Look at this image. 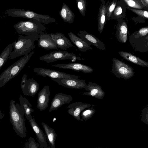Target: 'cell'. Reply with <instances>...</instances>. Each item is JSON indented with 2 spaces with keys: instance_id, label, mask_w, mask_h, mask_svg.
<instances>
[{
  "instance_id": "cell-36",
  "label": "cell",
  "mask_w": 148,
  "mask_h": 148,
  "mask_svg": "<svg viewBox=\"0 0 148 148\" xmlns=\"http://www.w3.org/2000/svg\"><path fill=\"white\" fill-rule=\"evenodd\" d=\"M143 5L147 8L148 6V0H140Z\"/></svg>"
},
{
  "instance_id": "cell-29",
  "label": "cell",
  "mask_w": 148,
  "mask_h": 148,
  "mask_svg": "<svg viewBox=\"0 0 148 148\" xmlns=\"http://www.w3.org/2000/svg\"><path fill=\"white\" fill-rule=\"evenodd\" d=\"M94 106L92 104L90 107L86 108L81 112L80 116L83 121H86L92 117L96 111Z\"/></svg>"
},
{
  "instance_id": "cell-28",
  "label": "cell",
  "mask_w": 148,
  "mask_h": 148,
  "mask_svg": "<svg viewBox=\"0 0 148 148\" xmlns=\"http://www.w3.org/2000/svg\"><path fill=\"white\" fill-rule=\"evenodd\" d=\"M13 50L12 43L8 44L0 54V70L9 59V56Z\"/></svg>"
},
{
  "instance_id": "cell-13",
  "label": "cell",
  "mask_w": 148,
  "mask_h": 148,
  "mask_svg": "<svg viewBox=\"0 0 148 148\" xmlns=\"http://www.w3.org/2000/svg\"><path fill=\"white\" fill-rule=\"evenodd\" d=\"M73 100L70 95L62 92L56 94L51 102L49 111L50 112L56 110L64 104L69 103Z\"/></svg>"
},
{
  "instance_id": "cell-6",
  "label": "cell",
  "mask_w": 148,
  "mask_h": 148,
  "mask_svg": "<svg viewBox=\"0 0 148 148\" xmlns=\"http://www.w3.org/2000/svg\"><path fill=\"white\" fill-rule=\"evenodd\" d=\"M112 73L118 78L128 79L132 77L135 73L133 68L116 58L112 59Z\"/></svg>"
},
{
  "instance_id": "cell-31",
  "label": "cell",
  "mask_w": 148,
  "mask_h": 148,
  "mask_svg": "<svg viewBox=\"0 0 148 148\" xmlns=\"http://www.w3.org/2000/svg\"><path fill=\"white\" fill-rule=\"evenodd\" d=\"M129 7L138 9L143 8L142 4L137 0H123Z\"/></svg>"
},
{
  "instance_id": "cell-11",
  "label": "cell",
  "mask_w": 148,
  "mask_h": 148,
  "mask_svg": "<svg viewBox=\"0 0 148 148\" xmlns=\"http://www.w3.org/2000/svg\"><path fill=\"white\" fill-rule=\"evenodd\" d=\"M19 15L21 17L29 19H34L41 23L46 24L55 23L56 21L54 18L48 15L40 14L33 11L25 10L24 9L20 11Z\"/></svg>"
},
{
  "instance_id": "cell-10",
  "label": "cell",
  "mask_w": 148,
  "mask_h": 148,
  "mask_svg": "<svg viewBox=\"0 0 148 148\" xmlns=\"http://www.w3.org/2000/svg\"><path fill=\"white\" fill-rule=\"evenodd\" d=\"M51 79L56 82L59 85L70 88H85L87 85L85 80L80 79L78 78H51Z\"/></svg>"
},
{
  "instance_id": "cell-27",
  "label": "cell",
  "mask_w": 148,
  "mask_h": 148,
  "mask_svg": "<svg viewBox=\"0 0 148 148\" xmlns=\"http://www.w3.org/2000/svg\"><path fill=\"white\" fill-rule=\"evenodd\" d=\"M106 7L105 5H102L100 7L98 14V30L100 34L102 32L105 24Z\"/></svg>"
},
{
  "instance_id": "cell-5",
  "label": "cell",
  "mask_w": 148,
  "mask_h": 148,
  "mask_svg": "<svg viewBox=\"0 0 148 148\" xmlns=\"http://www.w3.org/2000/svg\"><path fill=\"white\" fill-rule=\"evenodd\" d=\"M148 27L141 28L129 36V42L135 51L145 52L148 51Z\"/></svg>"
},
{
  "instance_id": "cell-26",
  "label": "cell",
  "mask_w": 148,
  "mask_h": 148,
  "mask_svg": "<svg viewBox=\"0 0 148 148\" xmlns=\"http://www.w3.org/2000/svg\"><path fill=\"white\" fill-rule=\"evenodd\" d=\"M128 28L127 23L124 21L119 24L117 27L116 38L120 42L125 43L127 40Z\"/></svg>"
},
{
  "instance_id": "cell-12",
  "label": "cell",
  "mask_w": 148,
  "mask_h": 148,
  "mask_svg": "<svg viewBox=\"0 0 148 148\" xmlns=\"http://www.w3.org/2000/svg\"><path fill=\"white\" fill-rule=\"evenodd\" d=\"M91 105L89 103H83L81 101L76 102L69 105L66 109L68 113L78 121H83L81 118V112L86 108H89Z\"/></svg>"
},
{
  "instance_id": "cell-18",
  "label": "cell",
  "mask_w": 148,
  "mask_h": 148,
  "mask_svg": "<svg viewBox=\"0 0 148 148\" xmlns=\"http://www.w3.org/2000/svg\"><path fill=\"white\" fill-rule=\"evenodd\" d=\"M29 123L35 133L38 142L41 148H46L47 147V139L45 134L32 117L29 120Z\"/></svg>"
},
{
  "instance_id": "cell-16",
  "label": "cell",
  "mask_w": 148,
  "mask_h": 148,
  "mask_svg": "<svg viewBox=\"0 0 148 148\" xmlns=\"http://www.w3.org/2000/svg\"><path fill=\"white\" fill-rule=\"evenodd\" d=\"M38 34L39 38L37 41L39 47L49 50L58 48L56 43L47 33L42 32Z\"/></svg>"
},
{
  "instance_id": "cell-7",
  "label": "cell",
  "mask_w": 148,
  "mask_h": 148,
  "mask_svg": "<svg viewBox=\"0 0 148 148\" xmlns=\"http://www.w3.org/2000/svg\"><path fill=\"white\" fill-rule=\"evenodd\" d=\"M71 59V61L75 62L76 60H81L80 57H77L73 53L62 51H53L47 54L40 57L39 60L47 63L54 62L56 61Z\"/></svg>"
},
{
  "instance_id": "cell-4",
  "label": "cell",
  "mask_w": 148,
  "mask_h": 148,
  "mask_svg": "<svg viewBox=\"0 0 148 148\" xmlns=\"http://www.w3.org/2000/svg\"><path fill=\"white\" fill-rule=\"evenodd\" d=\"M14 27L18 34L25 35L38 34L46 30L42 23L34 19L19 22L14 25Z\"/></svg>"
},
{
  "instance_id": "cell-17",
  "label": "cell",
  "mask_w": 148,
  "mask_h": 148,
  "mask_svg": "<svg viewBox=\"0 0 148 148\" xmlns=\"http://www.w3.org/2000/svg\"><path fill=\"white\" fill-rule=\"evenodd\" d=\"M52 66L63 69H70L77 72L82 71L85 73H91L94 69L90 67L77 63H70L67 64H59L52 65Z\"/></svg>"
},
{
  "instance_id": "cell-1",
  "label": "cell",
  "mask_w": 148,
  "mask_h": 148,
  "mask_svg": "<svg viewBox=\"0 0 148 148\" xmlns=\"http://www.w3.org/2000/svg\"><path fill=\"white\" fill-rule=\"evenodd\" d=\"M38 34L25 36L19 35L17 40L12 43L14 50L10 53L9 59L12 60L28 54L35 47L34 42L38 41Z\"/></svg>"
},
{
  "instance_id": "cell-30",
  "label": "cell",
  "mask_w": 148,
  "mask_h": 148,
  "mask_svg": "<svg viewBox=\"0 0 148 148\" xmlns=\"http://www.w3.org/2000/svg\"><path fill=\"white\" fill-rule=\"evenodd\" d=\"M78 10L83 16L85 15L87 4L86 0H76Z\"/></svg>"
},
{
  "instance_id": "cell-9",
  "label": "cell",
  "mask_w": 148,
  "mask_h": 148,
  "mask_svg": "<svg viewBox=\"0 0 148 148\" xmlns=\"http://www.w3.org/2000/svg\"><path fill=\"white\" fill-rule=\"evenodd\" d=\"M34 71L38 75L44 77L47 76L51 78L64 79L69 78H78V75L67 74L52 69L44 68H35Z\"/></svg>"
},
{
  "instance_id": "cell-35",
  "label": "cell",
  "mask_w": 148,
  "mask_h": 148,
  "mask_svg": "<svg viewBox=\"0 0 148 148\" xmlns=\"http://www.w3.org/2000/svg\"><path fill=\"white\" fill-rule=\"evenodd\" d=\"M122 9L121 7L120 6H118L115 9L114 14L115 16H117L120 15L122 12Z\"/></svg>"
},
{
  "instance_id": "cell-24",
  "label": "cell",
  "mask_w": 148,
  "mask_h": 148,
  "mask_svg": "<svg viewBox=\"0 0 148 148\" xmlns=\"http://www.w3.org/2000/svg\"><path fill=\"white\" fill-rule=\"evenodd\" d=\"M20 105L22 110L27 119L29 120L32 116L31 114L34 112L32 108V105L28 99L20 94L19 98Z\"/></svg>"
},
{
  "instance_id": "cell-32",
  "label": "cell",
  "mask_w": 148,
  "mask_h": 148,
  "mask_svg": "<svg viewBox=\"0 0 148 148\" xmlns=\"http://www.w3.org/2000/svg\"><path fill=\"white\" fill-rule=\"evenodd\" d=\"M25 146L26 148H38L40 147V144L36 142L34 138L30 137L28 142L25 144Z\"/></svg>"
},
{
  "instance_id": "cell-20",
  "label": "cell",
  "mask_w": 148,
  "mask_h": 148,
  "mask_svg": "<svg viewBox=\"0 0 148 148\" xmlns=\"http://www.w3.org/2000/svg\"><path fill=\"white\" fill-rule=\"evenodd\" d=\"M56 43L58 48L62 50H66L73 46L70 40L61 33L48 34Z\"/></svg>"
},
{
  "instance_id": "cell-22",
  "label": "cell",
  "mask_w": 148,
  "mask_h": 148,
  "mask_svg": "<svg viewBox=\"0 0 148 148\" xmlns=\"http://www.w3.org/2000/svg\"><path fill=\"white\" fill-rule=\"evenodd\" d=\"M118 53L123 59L127 61L141 66H148V62L142 60L130 52L121 51H119Z\"/></svg>"
},
{
  "instance_id": "cell-23",
  "label": "cell",
  "mask_w": 148,
  "mask_h": 148,
  "mask_svg": "<svg viewBox=\"0 0 148 148\" xmlns=\"http://www.w3.org/2000/svg\"><path fill=\"white\" fill-rule=\"evenodd\" d=\"M59 14L64 22L70 24L73 22L75 14L69 7L65 3H63L61 9L59 12Z\"/></svg>"
},
{
  "instance_id": "cell-14",
  "label": "cell",
  "mask_w": 148,
  "mask_h": 148,
  "mask_svg": "<svg viewBox=\"0 0 148 148\" xmlns=\"http://www.w3.org/2000/svg\"><path fill=\"white\" fill-rule=\"evenodd\" d=\"M50 95L49 87L48 86H45L38 93L37 107L40 111L45 110L48 107Z\"/></svg>"
},
{
  "instance_id": "cell-34",
  "label": "cell",
  "mask_w": 148,
  "mask_h": 148,
  "mask_svg": "<svg viewBox=\"0 0 148 148\" xmlns=\"http://www.w3.org/2000/svg\"><path fill=\"white\" fill-rule=\"evenodd\" d=\"M116 5V2L114 1L109 6L106 12L107 15L108 17H110L112 14L115 9Z\"/></svg>"
},
{
  "instance_id": "cell-3",
  "label": "cell",
  "mask_w": 148,
  "mask_h": 148,
  "mask_svg": "<svg viewBox=\"0 0 148 148\" xmlns=\"http://www.w3.org/2000/svg\"><path fill=\"white\" fill-rule=\"evenodd\" d=\"M34 53V52L32 51L25 55L2 73L0 75V88L4 86L20 73Z\"/></svg>"
},
{
  "instance_id": "cell-15",
  "label": "cell",
  "mask_w": 148,
  "mask_h": 148,
  "mask_svg": "<svg viewBox=\"0 0 148 148\" xmlns=\"http://www.w3.org/2000/svg\"><path fill=\"white\" fill-rule=\"evenodd\" d=\"M77 34L89 45H94L97 48L102 50L106 49L105 44L102 41L86 31H80Z\"/></svg>"
},
{
  "instance_id": "cell-21",
  "label": "cell",
  "mask_w": 148,
  "mask_h": 148,
  "mask_svg": "<svg viewBox=\"0 0 148 148\" xmlns=\"http://www.w3.org/2000/svg\"><path fill=\"white\" fill-rule=\"evenodd\" d=\"M71 41L82 52H85L89 50H92V48L84 40L78 37L72 32L68 34Z\"/></svg>"
},
{
  "instance_id": "cell-19",
  "label": "cell",
  "mask_w": 148,
  "mask_h": 148,
  "mask_svg": "<svg viewBox=\"0 0 148 148\" xmlns=\"http://www.w3.org/2000/svg\"><path fill=\"white\" fill-rule=\"evenodd\" d=\"M85 89L88 92L82 93L83 95L92 96L99 99H102L105 96V92L101 87L94 82H89Z\"/></svg>"
},
{
  "instance_id": "cell-8",
  "label": "cell",
  "mask_w": 148,
  "mask_h": 148,
  "mask_svg": "<svg viewBox=\"0 0 148 148\" xmlns=\"http://www.w3.org/2000/svg\"><path fill=\"white\" fill-rule=\"evenodd\" d=\"M27 77L25 74L21 79V86L23 92L25 95L34 97L39 89V85L33 78L27 79Z\"/></svg>"
},
{
  "instance_id": "cell-37",
  "label": "cell",
  "mask_w": 148,
  "mask_h": 148,
  "mask_svg": "<svg viewBox=\"0 0 148 148\" xmlns=\"http://www.w3.org/2000/svg\"><path fill=\"white\" fill-rule=\"evenodd\" d=\"M5 116V114L2 112L0 110V119H2Z\"/></svg>"
},
{
  "instance_id": "cell-2",
  "label": "cell",
  "mask_w": 148,
  "mask_h": 148,
  "mask_svg": "<svg viewBox=\"0 0 148 148\" xmlns=\"http://www.w3.org/2000/svg\"><path fill=\"white\" fill-rule=\"evenodd\" d=\"M13 100L10 101L9 106L10 120L17 134L22 138L26 136V129L24 113L20 105Z\"/></svg>"
},
{
  "instance_id": "cell-33",
  "label": "cell",
  "mask_w": 148,
  "mask_h": 148,
  "mask_svg": "<svg viewBox=\"0 0 148 148\" xmlns=\"http://www.w3.org/2000/svg\"><path fill=\"white\" fill-rule=\"evenodd\" d=\"M127 9L132 11L138 16L143 18L147 19L148 18V12L147 11L132 8H128Z\"/></svg>"
},
{
  "instance_id": "cell-25",
  "label": "cell",
  "mask_w": 148,
  "mask_h": 148,
  "mask_svg": "<svg viewBox=\"0 0 148 148\" xmlns=\"http://www.w3.org/2000/svg\"><path fill=\"white\" fill-rule=\"evenodd\" d=\"M41 124L45 132L48 143L51 148H55V142L57 134L54 129L49 127L47 124L42 122Z\"/></svg>"
}]
</instances>
